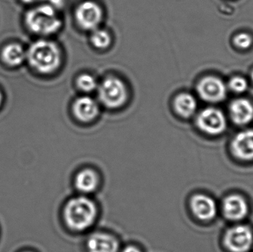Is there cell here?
<instances>
[{"label": "cell", "instance_id": "6da1fadb", "mask_svg": "<svg viewBox=\"0 0 253 252\" xmlns=\"http://www.w3.org/2000/svg\"><path fill=\"white\" fill-rule=\"evenodd\" d=\"M26 59L33 69L43 75H50L59 71L63 55L57 43L48 39H40L30 46Z\"/></svg>", "mask_w": 253, "mask_h": 252}, {"label": "cell", "instance_id": "7a4b0ae2", "mask_svg": "<svg viewBox=\"0 0 253 252\" xmlns=\"http://www.w3.org/2000/svg\"><path fill=\"white\" fill-rule=\"evenodd\" d=\"M63 215L69 229L82 232L94 223L97 217V208L94 202L87 197H76L68 201Z\"/></svg>", "mask_w": 253, "mask_h": 252}, {"label": "cell", "instance_id": "3957f363", "mask_svg": "<svg viewBox=\"0 0 253 252\" xmlns=\"http://www.w3.org/2000/svg\"><path fill=\"white\" fill-rule=\"evenodd\" d=\"M25 20L31 32L42 36L57 34L63 25L57 9L47 4H42L28 10Z\"/></svg>", "mask_w": 253, "mask_h": 252}, {"label": "cell", "instance_id": "277c9868", "mask_svg": "<svg viewBox=\"0 0 253 252\" xmlns=\"http://www.w3.org/2000/svg\"><path fill=\"white\" fill-rule=\"evenodd\" d=\"M96 92L100 105L111 110L123 108L129 99L127 85L117 75H107L99 83Z\"/></svg>", "mask_w": 253, "mask_h": 252}, {"label": "cell", "instance_id": "5b68a950", "mask_svg": "<svg viewBox=\"0 0 253 252\" xmlns=\"http://www.w3.org/2000/svg\"><path fill=\"white\" fill-rule=\"evenodd\" d=\"M74 18L80 29L91 32L100 28L103 22L104 12L102 7L96 1L87 0L77 6Z\"/></svg>", "mask_w": 253, "mask_h": 252}, {"label": "cell", "instance_id": "8992f818", "mask_svg": "<svg viewBox=\"0 0 253 252\" xmlns=\"http://www.w3.org/2000/svg\"><path fill=\"white\" fill-rule=\"evenodd\" d=\"M196 125L207 134L219 135L227 128V120L219 109L206 108L197 115Z\"/></svg>", "mask_w": 253, "mask_h": 252}, {"label": "cell", "instance_id": "52a82bcc", "mask_svg": "<svg viewBox=\"0 0 253 252\" xmlns=\"http://www.w3.org/2000/svg\"><path fill=\"white\" fill-rule=\"evenodd\" d=\"M73 115L79 122L89 124L93 122L100 113V104L98 100L84 95L77 98L71 107Z\"/></svg>", "mask_w": 253, "mask_h": 252}, {"label": "cell", "instance_id": "ba28073f", "mask_svg": "<svg viewBox=\"0 0 253 252\" xmlns=\"http://www.w3.org/2000/svg\"><path fill=\"white\" fill-rule=\"evenodd\" d=\"M253 243V234L251 228L244 225L230 228L224 237V244L232 252L249 251Z\"/></svg>", "mask_w": 253, "mask_h": 252}, {"label": "cell", "instance_id": "9c48e42d", "mask_svg": "<svg viewBox=\"0 0 253 252\" xmlns=\"http://www.w3.org/2000/svg\"><path fill=\"white\" fill-rule=\"evenodd\" d=\"M198 94L201 99L208 102H218L224 100L227 95V87L220 78L207 76L202 78L197 87Z\"/></svg>", "mask_w": 253, "mask_h": 252}, {"label": "cell", "instance_id": "30bf717a", "mask_svg": "<svg viewBox=\"0 0 253 252\" xmlns=\"http://www.w3.org/2000/svg\"><path fill=\"white\" fill-rule=\"evenodd\" d=\"M190 208L193 215L203 221L212 220L217 213L216 204L213 199L202 194L193 196L190 200Z\"/></svg>", "mask_w": 253, "mask_h": 252}, {"label": "cell", "instance_id": "8fae6325", "mask_svg": "<svg viewBox=\"0 0 253 252\" xmlns=\"http://www.w3.org/2000/svg\"><path fill=\"white\" fill-rule=\"evenodd\" d=\"M235 156L244 161L253 159V130H248L236 135L232 142Z\"/></svg>", "mask_w": 253, "mask_h": 252}, {"label": "cell", "instance_id": "7c38bea8", "mask_svg": "<svg viewBox=\"0 0 253 252\" xmlns=\"http://www.w3.org/2000/svg\"><path fill=\"white\" fill-rule=\"evenodd\" d=\"M87 248L89 252H118L120 244L113 235L96 232L87 239Z\"/></svg>", "mask_w": 253, "mask_h": 252}, {"label": "cell", "instance_id": "4fadbf2b", "mask_svg": "<svg viewBox=\"0 0 253 252\" xmlns=\"http://www.w3.org/2000/svg\"><path fill=\"white\" fill-rule=\"evenodd\" d=\"M248 205L242 197L232 195L224 199L223 211L229 220H241L246 217L248 213Z\"/></svg>", "mask_w": 253, "mask_h": 252}, {"label": "cell", "instance_id": "5bb4252c", "mask_svg": "<svg viewBox=\"0 0 253 252\" xmlns=\"http://www.w3.org/2000/svg\"><path fill=\"white\" fill-rule=\"evenodd\" d=\"M196 98L188 93H180L172 100L174 112L183 118H189L196 113L197 109Z\"/></svg>", "mask_w": 253, "mask_h": 252}, {"label": "cell", "instance_id": "9a60e30c", "mask_svg": "<svg viewBox=\"0 0 253 252\" xmlns=\"http://www.w3.org/2000/svg\"><path fill=\"white\" fill-rule=\"evenodd\" d=\"M230 113L235 124L245 125L253 119V105L247 99H237L230 105Z\"/></svg>", "mask_w": 253, "mask_h": 252}, {"label": "cell", "instance_id": "2e32d148", "mask_svg": "<svg viewBox=\"0 0 253 252\" xmlns=\"http://www.w3.org/2000/svg\"><path fill=\"white\" fill-rule=\"evenodd\" d=\"M99 183V176L91 169L81 170L75 178L76 188L82 193H92L97 189Z\"/></svg>", "mask_w": 253, "mask_h": 252}, {"label": "cell", "instance_id": "e0dca14e", "mask_svg": "<svg viewBox=\"0 0 253 252\" xmlns=\"http://www.w3.org/2000/svg\"><path fill=\"white\" fill-rule=\"evenodd\" d=\"M27 52L19 44H10L3 48L1 52L2 60L9 66L17 67L26 59Z\"/></svg>", "mask_w": 253, "mask_h": 252}, {"label": "cell", "instance_id": "ac0fdd59", "mask_svg": "<svg viewBox=\"0 0 253 252\" xmlns=\"http://www.w3.org/2000/svg\"><path fill=\"white\" fill-rule=\"evenodd\" d=\"M90 43L99 51L108 50L113 44V36L108 30L98 28L90 32Z\"/></svg>", "mask_w": 253, "mask_h": 252}, {"label": "cell", "instance_id": "d6986e66", "mask_svg": "<svg viewBox=\"0 0 253 252\" xmlns=\"http://www.w3.org/2000/svg\"><path fill=\"white\" fill-rule=\"evenodd\" d=\"M99 83L94 75L87 72L80 74L75 81L77 89L86 95L96 91Z\"/></svg>", "mask_w": 253, "mask_h": 252}, {"label": "cell", "instance_id": "ffe728a7", "mask_svg": "<svg viewBox=\"0 0 253 252\" xmlns=\"http://www.w3.org/2000/svg\"><path fill=\"white\" fill-rule=\"evenodd\" d=\"M229 87L235 93H243L248 89V83L245 78L240 76H236L230 80Z\"/></svg>", "mask_w": 253, "mask_h": 252}, {"label": "cell", "instance_id": "44dd1931", "mask_svg": "<svg viewBox=\"0 0 253 252\" xmlns=\"http://www.w3.org/2000/svg\"><path fill=\"white\" fill-rule=\"evenodd\" d=\"M253 38L249 34L242 33L234 38V44L240 49H248L252 45Z\"/></svg>", "mask_w": 253, "mask_h": 252}, {"label": "cell", "instance_id": "7402d4cb", "mask_svg": "<svg viewBox=\"0 0 253 252\" xmlns=\"http://www.w3.org/2000/svg\"><path fill=\"white\" fill-rule=\"evenodd\" d=\"M123 252H142L138 247L135 246H128L126 248L124 249Z\"/></svg>", "mask_w": 253, "mask_h": 252}, {"label": "cell", "instance_id": "603a6c76", "mask_svg": "<svg viewBox=\"0 0 253 252\" xmlns=\"http://www.w3.org/2000/svg\"><path fill=\"white\" fill-rule=\"evenodd\" d=\"M22 1L27 4H31V3H35L37 1H43V0H22Z\"/></svg>", "mask_w": 253, "mask_h": 252}, {"label": "cell", "instance_id": "cb8c5ba5", "mask_svg": "<svg viewBox=\"0 0 253 252\" xmlns=\"http://www.w3.org/2000/svg\"><path fill=\"white\" fill-rule=\"evenodd\" d=\"M1 102H2V96H1V92H0V107H1Z\"/></svg>", "mask_w": 253, "mask_h": 252}, {"label": "cell", "instance_id": "d4e9b609", "mask_svg": "<svg viewBox=\"0 0 253 252\" xmlns=\"http://www.w3.org/2000/svg\"><path fill=\"white\" fill-rule=\"evenodd\" d=\"M252 78H253V72H252Z\"/></svg>", "mask_w": 253, "mask_h": 252}, {"label": "cell", "instance_id": "484cf974", "mask_svg": "<svg viewBox=\"0 0 253 252\" xmlns=\"http://www.w3.org/2000/svg\"></svg>", "mask_w": 253, "mask_h": 252}]
</instances>
